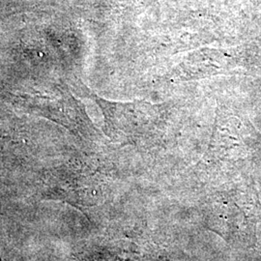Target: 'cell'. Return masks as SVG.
Returning <instances> with one entry per match:
<instances>
[{
	"instance_id": "6da1fadb",
	"label": "cell",
	"mask_w": 261,
	"mask_h": 261,
	"mask_svg": "<svg viewBox=\"0 0 261 261\" xmlns=\"http://www.w3.org/2000/svg\"><path fill=\"white\" fill-rule=\"evenodd\" d=\"M7 100L23 112L55 122L70 130L86 128L89 119L82 103L62 86L54 93L6 94Z\"/></svg>"
}]
</instances>
